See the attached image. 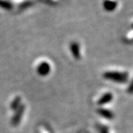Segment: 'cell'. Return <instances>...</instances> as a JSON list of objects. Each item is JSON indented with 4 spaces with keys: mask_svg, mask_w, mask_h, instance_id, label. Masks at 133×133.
Returning a JSON list of instances; mask_svg holds the SVG:
<instances>
[{
    "mask_svg": "<svg viewBox=\"0 0 133 133\" xmlns=\"http://www.w3.org/2000/svg\"><path fill=\"white\" fill-rule=\"evenodd\" d=\"M50 70V66L49 65V64L46 63V62L40 64V65L38 67V72L41 76L48 75Z\"/></svg>",
    "mask_w": 133,
    "mask_h": 133,
    "instance_id": "1",
    "label": "cell"
},
{
    "mask_svg": "<svg viewBox=\"0 0 133 133\" xmlns=\"http://www.w3.org/2000/svg\"><path fill=\"white\" fill-rule=\"evenodd\" d=\"M72 49L73 50H72V53L74 55V56L76 58L79 57V51H78V46H76V44H73V45L72 46Z\"/></svg>",
    "mask_w": 133,
    "mask_h": 133,
    "instance_id": "2",
    "label": "cell"
}]
</instances>
